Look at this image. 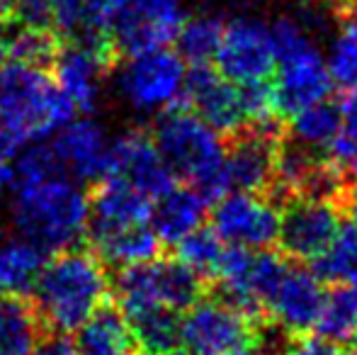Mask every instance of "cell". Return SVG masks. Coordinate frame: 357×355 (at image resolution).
<instances>
[{"instance_id": "d6a6232c", "label": "cell", "mask_w": 357, "mask_h": 355, "mask_svg": "<svg viewBox=\"0 0 357 355\" xmlns=\"http://www.w3.org/2000/svg\"><path fill=\"white\" fill-rule=\"evenodd\" d=\"M3 39L10 59L24 63H37V66H49L59 47L56 32L22 27V24H15L13 34H3Z\"/></svg>"}, {"instance_id": "cb8c5ba5", "label": "cell", "mask_w": 357, "mask_h": 355, "mask_svg": "<svg viewBox=\"0 0 357 355\" xmlns=\"http://www.w3.org/2000/svg\"><path fill=\"white\" fill-rule=\"evenodd\" d=\"M78 331L75 346L80 355H142L127 319L119 309L107 304L100 307Z\"/></svg>"}, {"instance_id": "9c48e42d", "label": "cell", "mask_w": 357, "mask_h": 355, "mask_svg": "<svg viewBox=\"0 0 357 355\" xmlns=\"http://www.w3.org/2000/svg\"><path fill=\"white\" fill-rule=\"evenodd\" d=\"M119 309L139 307V304H160L173 312L190 309L202 297V280L188 266L175 261L153 258L139 266L119 268L114 280Z\"/></svg>"}, {"instance_id": "60d3db41", "label": "cell", "mask_w": 357, "mask_h": 355, "mask_svg": "<svg viewBox=\"0 0 357 355\" xmlns=\"http://www.w3.org/2000/svg\"><path fill=\"white\" fill-rule=\"evenodd\" d=\"M353 355H357V336H355V351H353Z\"/></svg>"}, {"instance_id": "30bf717a", "label": "cell", "mask_w": 357, "mask_h": 355, "mask_svg": "<svg viewBox=\"0 0 357 355\" xmlns=\"http://www.w3.org/2000/svg\"><path fill=\"white\" fill-rule=\"evenodd\" d=\"M214 61L216 71L236 86L265 83L275 73L270 24L245 15L229 20L221 32Z\"/></svg>"}, {"instance_id": "603a6c76", "label": "cell", "mask_w": 357, "mask_h": 355, "mask_svg": "<svg viewBox=\"0 0 357 355\" xmlns=\"http://www.w3.org/2000/svg\"><path fill=\"white\" fill-rule=\"evenodd\" d=\"M127 319L129 331L137 341L142 355H173L178 348L180 319L178 312L160 304H139L119 309Z\"/></svg>"}, {"instance_id": "f35d334b", "label": "cell", "mask_w": 357, "mask_h": 355, "mask_svg": "<svg viewBox=\"0 0 357 355\" xmlns=\"http://www.w3.org/2000/svg\"><path fill=\"white\" fill-rule=\"evenodd\" d=\"M20 0H0V20H8L13 17L15 8H17Z\"/></svg>"}, {"instance_id": "5b68a950", "label": "cell", "mask_w": 357, "mask_h": 355, "mask_svg": "<svg viewBox=\"0 0 357 355\" xmlns=\"http://www.w3.org/2000/svg\"><path fill=\"white\" fill-rule=\"evenodd\" d=\"M270 37L278 71L273 93L280 114L289 117L296 109L328 98L333 88L328 63L311 39L306 24L294 17H278L270 24Z\"/></svg>"}, {"instance_id": "83f0119b", "label": "cell", "mask_w": 357, "mask_h": 355, "mask_svg": "<svg viewBox=\"0 0 357 355\" xmlns=\"http://www.w3.org/2000/svg\"><path fill=\"white\" fill-rule=\"evenodd\" d=\"M311 273L321 282H348L357 278V224L340 222L331 243L311 261Z\"/></svg>"}, {"instance_id": "9a60e30c", "label": "cell", "mask_w": 357, "mask_h": 355, "mask_svg": "<svg viewBox=\"0 0 357 355\" xmlns=\"http://www.w3.org/2000/svg\"><path fill=\"white\" fill-rule=\"evenodd\" d=\"M102 178H114L142 190L151 199L175 185V176L146 132H124L107 146V163Z\"/></svg>"}, {"instance_id": "ab89813d", "label": "cell", "mask_w": 357, "mask_h": 355, "mask_svg": "<svg viewBox=\"0 0 357 355\" xmlns=\"http://www.w3.org/2000/svg\"><path fill=\"white\" fill-rule=\"evenodd\" d=\"M5 59H8V49H5L3 32H0V66H3V63H5Z\"/></svg>"}, {"instance_id": "ffe728a7", "label": "cell", "mask_w": 357, "mask_h": 355, "mask_svg": "<svg viewBox=\"0 0 357 355\" xmlns=\"http://www.w3.org/2000/svg\"><path fill=\"white\" fill-rule=\"evenodd\" d=\"M153 199L142 190L114 178H100L93 197H90L88 234L112 232V229L149 224Z\"/></svg>"}, {"instance_id": "ba28073f", "label": "cell", "mask_w": 357, "mask_h": 355, "mask_svg": "<svg viewBox=\"0 0 357 355\" xmlns=\"http://www.w3.org/2000/svg\"><path fill=\"white\" fill-rule=\"evenodd\" d=\"M185 61L178 52L151 49L132 54L117 68V90L127 105L139 112H163L183 100L185 90Z\"/></svg>"}, {"instance_id": "52a82bcc", "label": "cell", "mask_w": 357, "mask_h": 355, "mask_svg": "<svg viewBox=\"0 0 357 355\" xmlns=\"http://www.w3.org/2000/svg\"><path fill=\"white\" fill-rule=\"evenodd\" d=\"M287 266L289 263L282 253L268 248L224 246L214 275L221 287V302L255 322L265 314V304Z\"/></svg>"}, {"instance_id": "4fadbf2b", "label": "cell", "mask_w": 357, "mask_h": 355, "mask_svg": "<svg viewBox=\"0 0 357 355\" xmlns=\"http://www.w3.org/2000/svg\"><path fill=\"white\" fill-rule=\"evenodd\" d=\"M212 232L226 246L268 248L278 241L280 209L260 192L231 190L214 202Z\"/></svg>"}, {"instance_id": "484cf974", "label": "cell", "mask_w": 357, "mask_h": 355, "mask_svg": "<svg viewBox=\"0 0 357 355\" xmlns=\"http://www.w3.org/2000/svg\"><path fill=\"white\" fill-rule=\"evenodd\" d=\"M42 336L34 307L24 297H0V355H29Z\"/></svg>"}, {"instance_id": "4316f807", "label": "cell", "mask_w": 357, "mask_h": 355, "mask_svg": "<svg viewBox=\"0 0 357 355\" xmlns=\"http://www.w3.org/2000/svg\"><path fill=\"white\" fill-rule=\"evenodd\" d=\"M314 328L319 336L335 343H348L357 336V278L335 282V287L324 294Z\"/></svg>"}, {"instance_id": "2e32d148", "label": "cell", "mask_w": 357, "mask_h": 355, "mask_svg": "<svg viewBox=\"0 0 357 355\" xmlns=\"http://www.w3.org/2000/svg\"><path fill=\"white\" fill-rule=\"evenodd\" d=\"M183 100L199 119L209 124L221 137H234L245 129V109L241 86L231 83L209 63L192 66L185 73Z\"/></svg>"}, {"instance_id": "d4e9b609", "label": "cell", "mask_w": 357, "mask_h": 355, "mask_svg": "<svg viewBox=\"0 0 357 355\" xmlns=\"http://www.w3.org/2000/svg\"><path fill=\"white\" fill-rule=\"evenodd\" d=\"M44 261L47 253L22 236L0 243V292L15 297L29 294Z\"/></svg>"}, {"instance_id": "5bb4252c", "label": "cell", "mask_w": 357, "mask_h": 355, "mask_svg": "<svg viewBox=\"0 0 357 355\" xmlns=\"http://www.w3.org/2000/svg\"><path fill=\"white\" fill-rule=\"evenodd\" d=\"M114 56L117 54L107 42L68 39V44H59L52 59L54 83L75 105V109L90 112L98 105L100 83Z\"/></svg>"}, {"instance_id": "7a4b0ae2", "label": "cell", "mask_w": 357, "mask_h": 355, "mask_svg": "<svg viewBox=\"0 0 357 355\" xmlns=\"http://www.w3.org/2000/svg\"><path fill=\"white\" fill-rule=\"evenodd\" d=\"M13 224L44 253L71 248L88 229L90 197L78 180L52 176L13 185Z\"/></svg>"}, {"instance_id": "4dcf8cb0", "label": "cell", "mask_w": 357, "mask_h": 355, "mask_svg": "<svg viewBox=\"0 0 357 355\" xmlns=\"http://www.w3.org/2000/svg\"><path fill=\"white\" fill-rule=\"evenodd\" d=\"M331 81L340 88L357 86V5L348 8L340 20V29L328 49Z\"/></svg>"}, {"instance_id": "6da1fadb", "label": "cell", "mask_w": 357, "mask_h": 355, "mask_svg": "<svg viewBox=\"0 0 357 355\" xmlns=\"http://www.w3.org/2000/svg\"><path fill=\"white\" fill-rule=\"evenodd\" d=\"M32 294L42 326L71 333L107 304L109 278L98 253L71 246L44 261Z\"/></svg>"}, {"instance_id": "277c9868", "label": "cell", "mask_w": 357, "mask_h": 355, "mask_svg": "<svg viewBox=\"0 0 357 355\" xmlns=\"http://www.w3.org/2000/svg\"><path fill=\"white\" fill-rule=\"evenodd\" d=\"M75 112V105L59 90L47 66L15 59L0 66V119L22 146L54 134Z\"/></svg>"}, {"instance_id": "f546056e", "label": "cell", "mask_w": 357, "mask_h": 355, "mask_svg": "<svg viewBox=\"0 0 357 355\" xmlns=\"http://www.w3.org/2000/svg\"><path fill=\"white\" fill-rule=\"evenodd\" d=\"M221 32H224V22L214 15L185 17L183 27L178 29V37L173 42L178 47V56L192 66L209 63L219 49Z\"/></svg>"}, {"instance_id": "8992f818", "label": "cell", "mask_w": 357, "mask_h": 355, "mask_svg": "<svg viewBox=\"0 0 357 355\" xmlns=\"http://www.w3.org/2000/svg\"><path fill=\"white\" fill-rule=\"evenodd\" d=\"M265 338L255 322L221 299H197L180 319V355H263Z\"/></svg>"}, {"instance_id": "e0dca14e", "label": "cell", "mask_w": 357, "mask_h": 355, "mask_svg": "<svg viewBox=\"0 0 357 355\" xmlns=\"http://www.w3.org/2000/svg\"><path fill=\"white\" fill-rule=\"evenodd\" d=\"M324 294V282L311 273V268L287 266L278 287L265 304V314H270L282 331L301 336L314 331Z\"/></svg>"}, {"instance_id": "f1b7e54d", "label": "cell", "mask_w": 357, "mask_h": 355, "mask_svg": "<svg viewBox=\"0 0 357 355\" xmlns=\"http://www.w3.org/2000/svg\"><path fill=\"white\" fill-rule=\"evenodd\" d=\"M289 117H291L289 124L291 142L301 144V146L311 149V151L328 149L331 142L335 139V134L340 132L338 105H331L326 100L296 109Z\"/></svg>"}, {"instance_id": "ac0fdd59", "label": "cell", "mask_w": 357, "mask_h": 355, "mask_svg": "<svg viewBox=\"0 0 357 355\" xmlns=\"http://www.w3.org/2000/svg\"><path fill=\"white\" fill-rule=\"evenodd\" d=\"M49 144L56 153L63 176L78 180V183L102 178L109 142L105 129L93 117H73L71 122H66L54 132Z\"/></svg>"}, {"instance_id": "d6986e66", "label": "cell", "mask_w": 357, "mask_h": 355, "mask_svg": "<svg viewBox=\"0 0 357 355\" xmlns=\"http://www.w3.org/2000/svg\"><path fill=\"white\" fill-rule=\"evenodd\" d=\"M280 134H265L258 129H245L231 137L226 149V178L229 190L260 192L270 190L275 171V151Z\"/></svg>"}, {"instance_id": "44dd1931", "label": "cell", "mask_w": 357, "mask_h": 355, "mask_svg": "<svg viewBox=\"0 0 357 355\" xmlns=\"http://www.w3.org/2000/svg\"><path fill=\"white\" fill-rule=\"evenodd\" d=\"M209 214V202L192 188V185H173L163 195L153 199L151 207V229L160 243H178L190 232L202 227L204 217Z\"/></svg>"}, {"instance_id": "7c38bea8", "label": "cell", "mask_w": 357, "mask_h": 355, "mask_svg": "<svg viewBox=\"0 0 357 355\" xmlns=\"http://www.w3.org/2000/svg\"><path fill=\"white\" fill-rule=\"evenodd\" d=\"M284 212L280 214L278 241L282 256L291 261H314L331 243L340 227V204L331 197L299 195L282 202Z\"/></svg>"}, {"instance_id": "74e56055", "label": "cell", "mask_w": 357, "mask_h": 355, "mask_svg": "<svg viewBox=\"0 0 357 355\" xmlns=\"http://www.w3.org/2000/svg\"><path fill=\"white\" fill-rule=\"evenodd\" d=\"M340 207H343L345 204V209H348V214L350 217H353V222L357 224V185H353V188L348 190V192H345V197L340 199Z\"/></svg>"}, {"instance_id": "7402d4cb", "label": "cell", "mask_w": 357, "mask_h": 355, "mask_svg": "<svg viewBox=\"0 0 357 355\" xmlns=\"http://www.w3.org/2000/svg\"><path fill=\"white\" fill-rule=\"evenodd\" d=\"M93 251L102 263L117 268L139 266L158 258L160 239L151 229V224H137V227L112 229V232L90 234Z\"/></svg>"}, {"instance_id": "3957f363", "label": "cell", "mask_w": 357, "mask_h": 355, "mask_svg": "<svg viewBox=\"0 0 357 355\" xmlns=\"http://www.w3.org/2000/svg\"><path fill=\"white\" fill-rule=\"evenodd\" d=\"M151 139L173 176L188 180L209 204L231 192L224 139L190 107L163 109Z\"/></svg>"}, {"instance_id": "d590c367", "label": "cell", "mask_w": 357, "mask_h": 355, "mask_svg": "<svg viewBox=\"0 0 357 355\" xmlns=\"http://www.w3.org/2000/svg\"><path fill=\"white\" fill-rule=\"evenodd\" d=\"M29 355H80V353H78L75 341L71 338V333L52 331V333H42V336H39V341L34 343Z\"/></svg>"}, {"instance_id": "e575fe53", "label": "cell", "mask_w": 357, "mask_h": 355, "mask_svg": "<svg viewBox=\"0 0 357 355\" xmlns=\"http://www.w3.org/2000/svg\"><path fill=\"white\" fill-rule=\"evenodd\" d=\"M282 355H343L340 343L328 341L324 336H306L301 333L299 338L289 343V348Z\"/></svg>"}, {"instance_id": "8fae6325", "label": "cell", "mask_w": 357, "mask_h": 355, "mask_svg": "<svg viewBox=\"0 0 357 355\" xmlns=\"http://www.w3.org/2000/svg\"><path fill=\"white\" fill-rule=\"evenodd\" d=\"M185 17L180 0H127L109 29L114 54L132 56L170 47Z\"/></svg>"}, {"instance_id": "1f68e13d", "label": "cell", "mask_w": 357, "mask_h": 355, "mask_svg": "<svg viewBox=\"0 0 357 355\" xmlns=\"http://www.w3.org/2000/svg\"><path fill=\"white\" fill-rule=\"evenodd\" d=\"M221 253H224V241L212 232V229L197 227L185 239L175 243V256L183 266H188L199 280H214L216 268H219Z\"/></svg>"}, {"instance_id": "8d00e7d4", "label": "cell", "mask_w": 357, "mask_h": 355, "mask_svg": "<svg viewBox=\"0 0 357 355\" xmlns=\"http://www.w3.org/2000/svg\"><path fill=\"white\" fill-rule=\"evenodd\" d=\"M338 114H340V132L357 137V86L345 88L343 100L338 103Z\"/></svg>"}, {"instance_id": "836d02e7", "label": "cell", "mask_w": 357, "mask_h": 355, "mask_svg": "<svg viewBox=\"0 0 357 355\" xmlns=\"http://www.w3.org/2000/svg\"><path fill=\"white\" fill-rule=\"evenodd\" d=\"M331 166L335 168L340 178H355L357 180V137L338 132L328 146Z\"/></svg>"}]
</instances>
